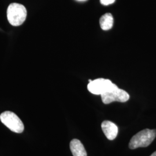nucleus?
Wrapping results in <instances>:
<instances>
[{"mask_svg": "<svg viewBox=\"0 0 156 156\" xmlns=\"http://www.w3.org/2000/svg\"><path fill=\"white\" fill-rule=\"evenodd\" d=\"M104 104H109L113 102H125L129 100V95L127 92L119 89L116 85L113 88L101 95Z\"/></svg>", "mask_w": 156, "mask_h": 156, "instance_id": "nucleus-4", "label": "nucleus"}, {"mask_svg": "<svg viewBox=\"0 0 156 156\" xmlns=\"http://www.w3.org/2000/svg\"><path fill=\"white\" fill-rule=\"evenodd\" d=\"M116 86L109 79L99 78L91 80L87 85V89L93 94L101 95Z\"/></svg>", "mask_w": 156, "mask_h": 156, "instance_id": "nucleus-5", "label": "nucleus"}, {"mask_svg": "<svg viewBox=\"0 0 156 156\" xmlns=\"http://www.w3.org/2000/svg\"><path fill=\"white\" fill-rule=\"evenodd\" d=\"M27 12L25 6L18 3H12L7 9V19L13 26H19L25 22Z\"/></svg>", "mask_w": 156, "mask_h": 156, "instance_id": "nucleus-2", "label": "nucleus"}, {"mask_svg": "<svg viewBox=\"0 0 156 156\" xmlns=\"http://www.w3.org/2000/svg\"><path fill=\"white\" fill-rule=\"evenodd\" d=\"M78 1H86V0H78Z\"/></svg>", "mask_w": 156, "mask_h": 156, "instance_id": "nucleus-11", "label": "nucleus"}, {"mask_svg": "<svg viewBox=\"0 0 156 156\" xmlns=\"http://www.w3.org/2000/svg\"><path fill=\"white\" fill-rule=\"evenodd\" d=\"M101 128L108 140H113L116 138L118 128L115 123L108 120L104 121L101 124Z\"/></svg>", "mask_w": 156, "mask_h": 156, "instance_id": "nucleus-6", "label": "nucleus"}, {"mask_svg": "<svg viewBox=\"0 0 156 156\" xmlns=\"http://www.w3.org/2000/svg\"><path fill=\"white\" fill-rule=\"evenodd\" d=\"M115 0H100V2L101 4L104 5H109L112 4L114 3Z\"/></svg>", "mask_w": 156, "mask_h": 156, "instance_id": "nucleus-9", "label": "nucleus"}, {"mask_svg": "<svg viewBox=\"0 0 156 156\" xmlns=\"http://www.w3.org/2000/svg\"><path fill=\"white\" fill-rule=\"evenodd\" d=\"M69 146L73 156H87L84 147L79 140L77 139L72 140Z\"/></svg>", "mask_w": 156, "mask_h": 156, "instance_id": "nucleus-7", "label": "nucleus"}, {"mask_svg": "<svg viewBox=\"0 0 156 156\" xmlns=\"http://www.w3.org/2000/svg\"><path fill=\"white\" fill-rule=\"evenodd\" d=\"M1 122L12 131L16 133H22L24 126L22 120L16 115L10 111H5L0 115Z\"/></svg>", "mask_w": 156, "mask_h": 156, "instance_id": "nucleus-3", "label": "nucleus"}, {"mask_svg": "<svg viewBox=\"0 0 156 156\" xmlns=\"http://www.w3.org/2000/svg\"><path fill=\"white\" fill-rule=\"evenodd\" d=\"M151 156H156V151H154Z\"/></svg>", "mask_w": 156, "mask_h": 156, "instance_id": "nucleus-10", "label": "nucleus"}, {"mask_svg": "<svg viewBox=\"0 0 156 156\" xmlns=\"http://www.w3.org/2000/svg\"><path fill=\"white\" fill-rule=\"evenodd\" d=\"M101 28L103 30H109L113 27V17L111 13H107L102 15L100 19Z\"/></svg>", "mask_w": 156, "mask_h": 156, "instance_id": "nucleus-8", "label": "nucleus"}, {"mask_svg": "<svg viewBox=\"0 0 156 156\" xmlns=\"http://www.w3.org/2000/svg\"><path fill=\"white\" fill-rule=\"evenodd\" d=\"M156 136V129H145L135 134L130 140L128 147L131 149L146 147L151 145Z\"/></svg>", "mask_w": 156, "mask_h": 156, "instance_id": "nucleus-1", "label": "nucleus"}]
</instances>
